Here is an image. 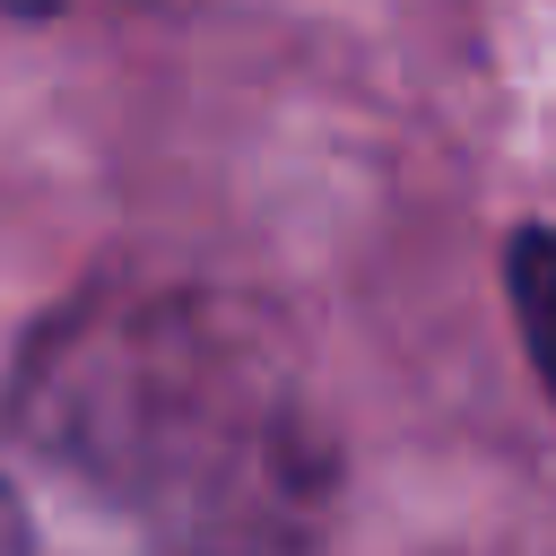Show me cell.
I'll use <instances>...</instances> for the list:
<instances>
[{
    "label": "cell",
    "mask_w": 556,
    "mask_h": 556,
    "mask_svg": "<svg viewBox=\"0 0 556 556\" xmlns=\"http://www.w3.org/2000/svg\"><path fill=\"white\" fill-rule=\"evenodd\" d=\"M521 304H530V330L556 365V269H547V243H530V278H521Z\"/></svg>",
    "instance_id": "cell-1"
}]
</instances>
